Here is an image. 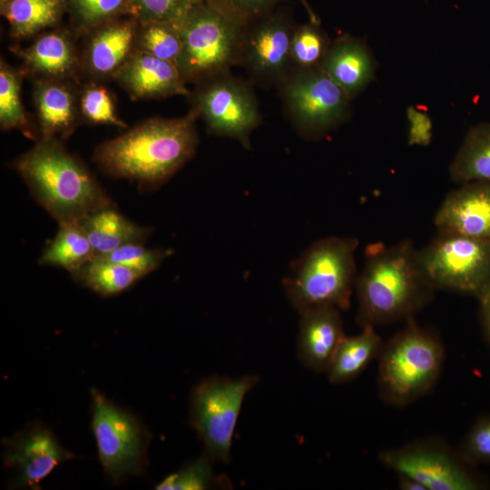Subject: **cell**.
<instances>
[{
	"label": "cell",
	"instance_id": "obj_1",
	"mask_svg": "<svg viewBox=\"0 0 490 490\" xmlns=\"http://www.w3.org/2000/svg\"><path fill=\"white\" fill-rule=\"evenodd\" d=\"M198 118L191 109L182 117L148 119L100 144L93 159L112 177L159 186L193 157Z\"/></svg>",
	"mask_w": 490,
	"mask_h": 490
},
{
	"label": "cell",
	"instance_id": "obj_2",
	"mask_svg": "<svg viewBox=\"0 0 490 490\" xmlns=\"http://www.w3.org/2000/svg\"><path fill=\"white\" fill-rule=\"evenodd\" d=\"M355 289L358 300L357 320L361 327L413 318L427 305L436 290L424 274L409 240L390 246L368 245Z\"/></svg>",
	"mask_w": 490,
	"mask_h": 490
},
{
	"label": "cell",
	"instance_id": "obj_3",
	"mask_svg": "<svg viewBox=\"0 0 490 490\" xmlns=\"http://www.w3.org/2000/svg\"><path fill=\"white\" fill-rule=\"evenodd\" d=\"M38 203L60 224L113 206L94 176L57 139H43L13 163Z\"/></svg>",
	"mask_w": 490,
	"mask_h": 490
},
{
	"label": "cell",
	"instance_id": "obj_4",
	"mask_svg": "<svg viewBox=\"0 0 490 490\" xmlns=\"http://www.w3.org/2000/svg\"><path fill=\"white\" fill-rule=\"evenodd\" d=\"M247 20L220 0H201L179 24L182 54L178 64L187 83L230 73L240 62Z\"/></svg>",
	"mask_w": 490,
	"mask_h": 490
},
{
	"label": "cell",
	"instance_id": "obj_5",
	"mask_svg": "<svg viewBox=\"0 0 490 490\" xmlns=\"http://www.w3.org/2000/svg\"><path fill=\"white\" fill-rule=\"evenodd\" d=\"M354 237H328L317 240L291 267L282 284L292 307L300 313L308 309L350 307L357 281Z\"/></svg>",
	"mask_w": 490,
	"mask_h": 490
},
{
	"label": "cell",
	"instance_id": "obj_6",
	"mask_svg": "<svg viewBox=\"0 0 490 490\" xmlns=\"http://www.w3.org/2000/svg\"><path fill=\"white\" fill-rule=\"evenodd\" d=\"M377 388L388 405L405 407L426 395L436 384L444 364L441 340L420 327L414 317L379 354Z\"/></svg>",
	"mask_w": 490,
	"mask_h": 490
},
{
	"label": "cell",
	"instance_id": "obj_7",
	"mask_svg": "<svg viewBox=\"0 0 490 490\" xmlns=\"http://www.w3.org/2000/svg\"><path fill=\"white\" fill-rule=\"evenodd\" d=\"M92 430L99 460L113 484L140 475L146 466L149 434L142 423L95 388L91 390Z\"/></svg>",
	"mask_w": 490,
	"mask_h": 490
},
{
	"label": "cell",
	"instance_id": "obj_8",
	"mask_svg": "<svg viewBox=\"0 0 490 490\" xmlns=\"http://www.w3.org/2000/svg\"><path fill=\"white\" fill-rule=\"evenodd\" d=\"M416 257L435 289L478 297L490 283V241L438 231Z\"/></svg>",
	"mask_w": 490,
	"mask_h": 490
},
{
	"label": "cell",
	"instance_id": "obj_9",
	"mask_svg": "<svg viewBox=\"0 0 490 490\" xmlns=\"http://www.w3.org/2000/svg\"><path fill=\"white\" fill-rule=\"evenodd\" d=\"M249 375L238 378L213 377L195 387L191 421L214 461L228 463L236 423L246 394L259 382Z\"/></svg>",
	"mask_w": 490,
	"mask_h": 490
},
{
	"label": "cell",
	"instance_id": "obj_10",
	"mask_svg": "<svg viewBox=\"0 0 490 490\" xmlns=\"http://www.w3.org/2000/svg\"><path fill=\"white\" fill-rule=\"evenodd\" d=\"M289 118L309 138H318L344 122L349 97L321 67L292 71L279 85Z\"/></svg>",
	"mask_w": 490,
	"mask_h": 490
},
{
	"label": "cell",
	"instance_id": "obj_11",
	"mask_svg": "<svg viewBox=\"0 0 490 490\" xmlns=\"http://www.w3.org/2000/svg\"><path fill=\"white\" fill-rule=\"evenodd\" d=\"M190 93L191 109L197 112L210 133L238 140L250 146V136L260 122L253 92L230 73L196 84Z\"/></svg>",
	"mask_w": 490,
	"mask_h": 490
},
{
	"label": "cell",
	"instance_id": "obj_12",
	"mask_svg": "<svg viewBox=\"0 0 490 490\" xmlns=\"http://www.w3.org/2000/svg\"><path fill=\"white\" fill-rule=\"evenodd\" d=\"M378 459L397 475L416 480L426 490H475L481 485L464 464L466 460L439 442L410 443L382 451Z\"/></svg>",
	"mask_w": 490,
	"mask_h": 490
},
{
	"label": "cell",
	"instance_id": "obj_13",
	"mask_svg": "<svg viewBox=\"0 0 490 490\" xmlns=\"http://www.w3.org/2000/svg\"><path fill=\"white\" fill-rule=\"evenodd\" d=\"M4 466L13 473V485L39 489L41 482L60 464L74 458L53 432L31 424L3 442Z\"/></svg>",
	"mask_w": 490,
	"mask_h": 490
},
{
	"label": "cell",
	"instance_id": "obj_14",
	"mask_svg": "<svg viewBox=\"0 0 490 490\" xmlns=\"http://www.w3.org/2000/svg\"><path fill=\"white\" fill-rule=\"evenodd\" d=\"M294 29L280 15L265 17L246 27L240 62L260 83L279 86L290 73V43Z\"/></svg>",
	"mask_w": 490,
	"mask_h": 490
},
{
	"label": "cell",
	"instance_id": "obj_15",
	"mask_svg": "<svg viewBox=\"0 0 490 490\" xmlns=\"http://www.w3.org/2000/svg\"><path fill=\"white\" fill-rule=\"evenodd\" d=\"M137 24L132 16L121 17L86 33L82 71L97 82L114 79L135 50Z\"/></svg>",
	"mask_w": 490,
	"mask_h": 490
},
{
	"label": "cell",
	"instance_id": "obj_16",
	"mask_svg": "<svg viewBox=\"0 0 490 490\" xmlns=\"http://www.w3.org/2000/svg\"><path fill=\"white\" fill-rule=\"evenodd\" d=\"M438 231L490 241V181L463 183L450 191L436 211Z\"/></svg>",
	"mask_w": 490,
	"mask_h": 490
},
{
	"label": "cell",
	"instance_id": "obj_17",
	"mask_svg": "<svg viewBox=\"0 0 490 490\" xmlns=\"http://www.w3.org/2000/svg\"><path fill=\"white\" fill-rule=\"evenodd\" d=\"M22 59L24 72L34 79H54L76 82L82 71L81 54L73 34L55 28L36 35L25 48L16 49Z\"/></svg>",
	"mask_w": 490,
	"mask_h": 490
},
{
	"label": "cell",
	"instance_id": "obj_18",
	"mask_svg": "<svg viewBox=\"0 0 490 490\" xmlns=\"http://www.w3.org/2000/svg\"><path fill=\"white\" fill-rule=\"evenodd\" d=\"M114 79L132 100L191 93L175 64L138 50H134Z\"/></svg>",
	"mask_w": 490,
	"mask_h": 490
},
{
	"label": "cell",
	"instance_id": "obj_19",
	"mask_svg": "<svg viewBox=\"0 0 490 490\" xmlns=\"http://www.w3.org/2000/svg\"><path fill=\"white\" fill-rule=\"evenodd\" d=\"M76 82L34 79L33 97L39 139L68 138L82 120Z\"/></svg>",
	"mask_w": 490,
	"mask_h": 490
},
{
	"label": "cell",
	"instance_id": "obj_20",
	"mask_svg": "<svg viewBox=\"0 0 490 490\" xmlns=\"http://www.w3.org/2000/svg\"><path fill=\"white\" fill-rule=\"evenodd\" d=\"M340 312L334 306H320L299 313L298 357L309 370L326 373L345 337Z\"/></svg>",
	"mask_w": 490,
	"mask_h": 490
},
{
	"label": "cell",
	"instance_id": "obj_21",
	"mask_svg": "<svg viewBox=\"0 0 490 490\" xmlns=\"http://www.w3.org/2000/svg\"><path fill=\"white\" fill-rule=\"evenodd\" d=\"M375 67L365 43L348 34L331 43L321 64V69L350 100L374 79Z\"/></svg>",
	"mask_w": 490,
	"mask_h": 490
},
{
	"label": "cell",
	"instance_id": "obj_22",
	"mask_svg": "<svg viewBox=\"0 0 490 490\" xmlns=\"http://www.w3.org/2000/svg\"><path fill=\"white\" fill-rule=\"evenodd\" d=\"M79 223L96 255L107 254L129 243L143 242L150 234L149 229L131 221L113 205L87 215Z\"/></svg>",
	"mask_w": 490,
	"mask_h": 490
},
{
	"label": "cell",
	"instance_id": "obj_23",
	"mask_svg": "<svg viewBox=\"0 0 490 490\" xmlns=\"http://www.w3.org/2000/svg\"><path fill=\"white\" fill-rule=\"evenodd\" d=\"M359 334L345 337L339 343L326 371L332 384H344L357 378L379 356L383 343L374 326L361 327Z\"/></svg>",
	"mask_w": 490,
	"mask_h": 490
},
{
	"label": "cell",
	"instance_id": "obj_24",
	"mask_svg": "<svg viewBox=\"0 0 490 490\" xmlns=\"http://www.w3.org/2000/svg\"><path fill=\"white\" fill-rule=\"evenodd\" d=\"M67 5V0H0V11L9 24L10 35L24 39L55 26Z\"/></svg>",
	"mask_w": 490,
	"mask_h": 490
},
{
	"label": "cell",
	"instance_id": "obj_25",
	"mask_svg": "<svg viewBox=\"0 0 490 490\" xmlns=\"http://www.w3.org/2000/svg\"><path fill=\"white\" fill-rule=\"evenodd\" d=\"M458 183L490 181V122L471 127L449 166Z\"/></svg>",
	"mask_w": 490,
	"mask_h": 490
},
{
	"label": "cell",
	"instance_id": "obj_26",
	"mask_svg": "<svg viewBox=\"0 0 490 490\" xmlns=\"http://www.w3.org/2000/svg\"><path fill=\"white\" fill-rule=\"evenodd\" d=\"M94 256V249L80 223H64L59 225L58 232L44 250L39 263L63 268L72 273Z\"/></svg>",
	"mask_w": 490,
	"mask_h": 490
},
{
	"label": "cell",
	"instance_id": "obj_27",
	"mask_svg": "<svg viewBox=\"0 0 490 490\" xmlns=\"http://www.w3.org/2000/svg\"><path fill=\"white\" fill-rule=\"evenodd\" d=\"M71 274L77 281L104 297L119 294L144 277L135 270L97 255Z\"/></svg>",
	"mask_w": 490,
	"mask_h": 490
},
{
	"label": "cell",
	"instance_id": "obj_28",
	"mask_svg": "<svg viewBox=\"0 0 490 490\" xmlns=\"http://www.w3.org/2000/svg\"><path fill=\"white\" fill-rule=\"evenodd\" d=\"M24 73L0 62V125L5 131L19 130L24 136L37 141L36 130L31 126L21 96Z\"/></svg>",
	"mask_w": 490,
	"mask_h": 490
},
{
	"label": "cell",
	"instance_id": "obj_29",
	"mask_svg": "<svg viewBox=\"0 0 490 490\" xmlns=\"http://www.w3.org/2000/svg\"><path fill=\"white\" fill-rule=\"evenodd\" d=\"M137 23L135 50L178 67L182 54V39L179 27L166 23Z\"/></svg>",
	"mask_w": 490,
	"mask_h": 490
},
{
	"label": "cell",
	"instance_id": "obj_30",
	"mask_svg": "<svg viewBox=\"0 0 490 490\" xmlns=\"http://www.w3.org/2000/svg\"><path fill=\"white\" fill-rule=\"evenodd\" d=\"M74 31L85 34L109 21L131 16V0H67Z\"/></svg>",
	"mask_w": 490,
	"mask_h": 490
},
{
	"label": "cell",
	"instance_id": "obj_31",
	"mask_svg": "<svg viewBox=\"0 0 490 490\" xmlns=\"http://www.w3.org/2000/svg\"><path fill=\"white\" fill-rule=\"evenodd\" d=\"M331 43L318 24L294 29L290 43V72L321 67Z\"/></svg>",
	"mask_w": 490,
	"mask_h": 490
},
{
	"label": "cell",
	"instance_id": "obj_32",
	"mask_svg": "<svg viewBox=\"0 0 490 490\" xmlns=\"http://www.w3.org/2000/svg\"><path fill=\"white\" fill-rule=\"evenodd\" d=\"M79 109L82 120L88 123L127 126L117 114L110 91L98 83H88L79 90Z\"/></svg>",
	"mask_w": 490,
	"mask_h": 490
},
{
	"label": "cell",
	"instance_id": "obj_33",
	"mask_svg": "<svg viewBox=\"0 0 490 490\" xmlns=\"http://www.w3.org/2000/svg\"><path fill=\"white\" fill-rule=\"evenodd\" d=\"M201 0H131V16L140 23H166L179 26Z\"/></svg>",
	"mask_w": 490,
	"mask_h": 490
},
{
	"label": "cell",
	"instance_id": "obj_34",
	"mask_svg": "<svg viewBox=\"0 0 490 490\" xmlns=\"http://www.w3.org/2000/svg\"><path fill=\"white\" fill-rule=\"evenodd\" d=\"M213 461L205 454L181 470L163 478L155 488L158 490L206 489L215 480L212 471Z\"/></svg>",
	"mask_w": 490,
	"mask_h": 490
},
{
	"label": "cell",
	"instance_id": "obj_35",
	"mask_svg": "<svg viewBox=\"0 0 490 490\" xmlns=\"http://www.w3.org/2000/svg\"><path fill=\"white\" fill-rule=\"evenodd\" d=\"M170 253L171 250L147 249L142 242H133L97 256L135 270L145 276L156 270Z\"/></svg>",
	"mask_w": 490,
	"mask_h": 490
},
{
	"label": "cell",
	"instance_id": "obj_36",
	"mask_svg": "<svg viewBox=\"0 0 490 490\" xmlns=\"http://www.w3.org/2000/svg\"><path fill=\"white\" fill-rule=\"evenodd\" d=\"M461 451L466 461H490V419L481 420L473 426Z\"/></svg>",
	"mask_w": 490,
	"mask_h": 490
},
{
	"label": "cell",
	"instance_id": "obj_37",
	"mask_svg": "<svg viewBox=\"0 0 490 490\" xmlns=\"http://www.w3.org/2000/svg\"><path fill=\"white\" fill-rule=\"evenodd\" d=\"M247 21L265 16L276 0H220Z\"/></svg>",
	"mask_w": 490,
	"mask_h": 490
},
{
	"label": "cell",
	"instance_id": "obj_38",
	"mask_svg": "<svg viewBox=\"0 0 490 490\" xmlns=\"http://www.w3.org/2000/svg\"><path fill=\"white\" fill-rule=\"evenodd\" d=\"M481 307V317L486 336L490 341V283L478 296Z\"/></svg>",
	"mask_w": 490,
	"mask_h": 490
},
{
	"label": "cell",
	"instance_id": "obj_39",
	"mask_svg": "<svg viewBox=\"0 0 490 490\" xmlns=\"http://www.w3.org/2000/svg\"><path fill=\"white\" fill-rule=\"evenodd\" d=\"M398 486L402 490H426L425 486L416 480L398 475Z\"/></svg>",
	"mask_w": 490,
	"mask_h": 490
},
{
	"label": "cell",
	"instance_id": "obj_40",
	"mask_svg": "<svg viewBox=\"0 0 490 490\" xmlns=\"http://www.w3.org/2000/svg\"><path fill=\"white\" fill-rule=\"evenodd\" d=\"M304 5V7L306 8L307 12L309 13V16H310V19H311V22L312 23H315V24H318V18L316 17L315 14L313 13V11L310 9V7L309 6V5L306 3L305 0H300Z\"/></svg>",
	"mask_w": 490,
	"mask_h": 490
}]
</instances>
